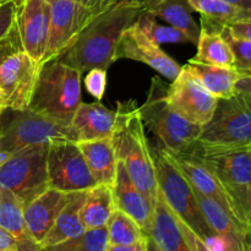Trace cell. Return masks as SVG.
Wrapping results in <instances>:
<instances>
[{
	"label": "cell",
	"mask_w": 251,
	"mask_h": 251,
	"mask_svg": "<svg viewBox=\"0 0 251 251\" xmlns=\"http://www.w3.org/2000/svg\"><path fill=\"white\" fill-rule=\"evenodd\" d=\"M167 85L154 76L144 104L139 107L145 126L156 135L164 151L179 156H188L195 149L202 126L186 122L174 112L167 102Z\"/></svg>",
	"instance_id": "4"
},
{
	"label": "cell",
	"mask_w": 251,
	"mask_h": 251,
	"mask_svg": "<svg viewBox=\"0 0 251 251\" xmlns=\"http://www.w3.org/2000/svg\"><path fill=\"white\" fill-rule=\"evenodd\" d=\"M119 123L112 140L118 159L123 161L132 183L154 205L158 194L151 146L145 135L136 100L118 102Z\"/></svg>",
	"instance_id": "2"
},
{
	"label": "cell",
	"mask_w": 251,
	"mask_h": 251,
	"mask_svg": "<svg viewBox=\"0 0 251 251\" xmlns=\"http://www.w3.org/2000/svg\"><path fill=\"white\" fill-rule=\"evenodd\" d=\"M198 53L193 60L210 65L234 69V54L221 32L201 27Z\"/></svg>",
	"instance_id": "28"
},
{
	"label": "cell",
	"mask_w": 251,
	"mask_h": 251,
	"mask_svg": "<svg viewBox=\"0 0 251 251\" xmlns=\"http://www.w3.org/2000/svg\"><path fill=\"white\" fill-rule=\"evenodd\" d=\"M5 1H6V0H0V5H1L2 2H5Z\"/></svg>",
	"instance_id": "48"
},
{
	"label": "cell",
	"mask_w": 251,
	"mask_h": 251,
	"mask_svg": "<svg viewBox=\"0 0 251 251\" xmlns=\"http://www.w3.org/2000/svg\"><path fill=\"white\" fill-rule=\"evenodd\" d=\"M68 200L69 194L48 188L25 203V225L34 243L41 245Z\"/></svg>",
	"instance_id": "19"
},
{
	"label": "cell",
	"mask_w": 251,
	"mask_h": 251,
	"mask_svg": "<svg viewBox=\"0 0 251 251\" xmlns=\"http://www.w3.org/2000/svg\"><path fill=\"white\" fill-rule=\"evenodd\" d=\"M47 174L49 188L71 194L97 185L77 142H58L48 147Z\"/></svg>",
	"instance_id": "10"
},
{
	"label": "cell",
	"mask_w": 251,
	"mask_h": 251,
	"mask_svg": "<svg viewBox=\"0 0 251 251\" xmlns=\"http://www.w3.org/2000/svg\"><path fill=\"white\" fill-rule=\"evenodd\" d=\"M194 191L208 227L225 242L227 250L250 251L251 237L245 228L240 225L239 221L230 215L217 201L202 195L195 189Z\"/></svg>",
	"instance_id": "17"
},
{
	"label": "cell",
	"mask_w": 251,
	"mask_h": 251,
	"mask_svg": "<svg viewBox=\"0 0 251 251\" xmlns=\"http://www.w3.org/2000/svg\"><path fill=\"white\" fill-rule=\"evenodd\" d=\"M167 102L186 122L203 126L212 118L218 98L211 95L186 65H183L179 75L167 88Z\"/></svg>",
	"instance_id": "12"
},
{
	"label": "cell",
	"mask_w": 251,
	"mask_h": 251,
	"mask_svg": "<svg viewBox=\"0 0 251 251\" xmlns=\"http://www.w3.org/2000/svg\"><path fill=\"white\" fill-rule=\"evenodd\" d=\"M15 11H16L15 0H6L0 5V41L5 38L14 28Z\"/></svg>",
	"instance_id": "35"
},
{
	"label": "cell",
	"mask_w": 251,
	"mask_h": 251,
	"mask_svg": "<svg viewBox=\"0 0 251 251\" xmlns=\"http://www.w3.org/2000/svg\"><path fill=\"white\" fill-rule=\"evenodd\" d=\"M114 210L112 188L104 184H97L86 194L80 210L81 222L85 229L105 227Z\"/></svg>",
	"instance_id": "27"
},
{
	"label": "cell",
	"mask_w": 251,
	"mask_h": 251,
	"mask_svg": "<svg viewBox=\"0 0 251 251\" xmlns=\"http://www.w3.org/2000/svg\"><path fill=\"white\" fill-rule=\"evenodd\" d=\"M85 86L87 92L92 97L97 100H102L107 87V70L100 68L88 70L85 78Z\"/></svg>",
	"instance_id": "34"
},
{
	"label": "cell",
	"mask_w": 251,
	"mask_h": 251,
	"mask_svg": "<svg viewBox=\"0 0 251 251\" xmlns=\"http://www.w3.org/2000/svg\"><path fill=\"white\" fill-rule=\"evenodd\" d=\"M251 145V96L237 92L218 100L215 113L201 129L195 144L199 150H225Z\"/></svg>",
	"instance_id": "5"
},
{
	"label": "cell",
	"mask_w": 251,
	"mask_h": 251,
	"mask_svg": "<svg viewBox=\"0 0 251 251\" xmlns=\"http://www.w3.org/2000/svg\"><path fill=\"white\" fill-rule=\"evenodd\" d=\"M25 202L4 188H0V227L17 240L21 251H42L27 232L24 217Z\"/></svg>",
	"instance_id": "24"
},
{
	"label": "cell",
	"mask_w": 251,
	"mask_h": 251,
	"mask_svg": "<svg viewBox=\"0 0 251 251\" xmlns=\"http://www.w3.org/2000/svg\"><path fill=\"white\" fill-rule=\"evenodd\" d=\"M144 11L145 5L139 1H122L103 10L59 59L81 74L95 68L108 70L115 61V49L122 34Z\"/></svg>",
	"instance_id": "1"
},
{
	"label": "cell",
	"mask_w": 251,
	"mask_h": 251,
	"mask_svg": "<svg viewBox=\"0 0 251 251\" xmlns=\"http://www.w3.org/2000/svg\"><path fill=\"white\" fill-rule=\"evenodd\" d=\"M15 26L22 50L41 65L48 42L50 2L47 0H15Z\"/></svg>",
	"instance_id": "14"
},
{
	"label": "cell",
	"mask_w": 251,
	"mask_h": 251,
	"mask_svg": "<svg viewBox=\"0 0 251 251\" xmlns=\"http://www.w3.org/2000/svg\"><path fill=\"white\" fill-rule=\"evenodd\" d=\"M87 191L69 194V200L63 210L56 217L53 227L41 243V249L68 240L85 232L82 222L80 218V210L85 201Z\"/></svg>",
	"instance_id": "26"
},
{
	"label": "cell",
	"mask_w": 251,
	"mask_h": 251,
	"mask_svg": "<svg viewBox=\"0 0 251 251\" xmlns=\"http://www.w3.org/2000/svg\"><path fill=\"white\" fill-rule=\"evenodd\" d=\"M0 118H1V115H0Z\"/></svg>",
	"instance_id": "49"
},
{
	"label": "cell",
	"mask_w": 251,
	"mask_h": 251,
	"mask_svg": "<svg viewBox=\"0 0 251 251\" xmlns=\"http://www.w3.org/2000/svg\"><path fill=\"white\" fill-rule=\"evenodd\" d=\"M39 65L24 50L12 54L0 66V93L5 109H28L39 74Z\"/></svg>",
	"instance_id": "13"
},
{
	"label": "cell",
	"mask_w": 251,
	"mask_h": 251,
	"mask_svg": "<svg viewBox=\"0 0 251 251\" xmlns=\"http://www.w3.org/2000/svg\"><path fill=\"white\" fill-rule=\"evenodd\" d=\"M103 1H104V5L107 7H110V6H113V5H115V4H119V2H122V1H139V2H142V4H146V1L147 0H103Z\"/></svg>",
	"instance_id": "45"
},
{
	"label": "cell",
	"mask_w": 251,
	"mask_h": 251,
	"mask_svg": "<svg viewBox=\"0 0 251 251\" xmlns=\"http://www.w3.org/2000/svg\"><path fill=\"white\" fill-rule=\"evenodd\" d=\"M119 123V110L108 109L100 102L81 103L71 122L77 142L108 139Z\"/></svg>",
	"instance_id": "20"
},
{
	"label": "cell",
	"mask_w": 251,
	"mask_h": 251,
	"mask_svg": "<svg viewBox=\"0 0 251 251\" xmlns=\"http://www.w3.org/2000/svg\"><path fill=\"white\" fill-rule=\"evenodd\" d=\"M164 153L195 190H198L199 193L207 196V198L212 199V200L217 201L230 215H233L239 221V213H238L234 199L230 195L229 191L225 188V185L221 183L220 179L207 167H205L201 162L196 161L195 158L190 156H179V154L169 153L167 151H164Z\"/></svg>",
	"instance_id": "16"
},
{
	"label": "cell",
	"mask_w": 251,
	"mask_h": 251,
	"mask_svg": "<svg viewBox=\"0 0 251 251\" xmlns=\"http://www.w3.org/2000/svg\"><path fill=\"white\" fill-rule=\"evenodd\" d=\"M235 91L239 93L251 96V75L240 76L235 83Z\"/></svg>",
	"instance_id": "42"
},
{
	"label": "cell",
	"mask_w": 251,
	"mask_h": 251,
	"mask_svg": "<svg viewBox=\"0 0 251 251\" xmlns=\"http://www.w3.org/2000/svg\"><path fill=\"white\" fill-rule=\"evenodd\" d=\"M146 240H147V251H161V249L157 247V244L153 242V239H152L150 235H147Z\"/></svg>",
	"instance_id": "46"
},
{
	"label": "cell",
	"mask_w": 251,
	"mask_h": 251,
	"mask_svg": "<svg viewBox=\"0 0 251 251\" xmlns=\"http://www.w3.org/2000/svg\"><path fill=\"white\" fill-rule=\"evenodd\" d=\"M109 245H130L146 237L140 226L130 216L115 208L107 223Z\"/></svg>",
	"instance_id": "30"
},
{
	"label": "cell",
	"mask_w": 251,
	"mask_h": 251,
	"mask_svg": "<svg viewBox=\"0 0 251 251\" xmlns=\"http://www.w3.org/2000/svg\"><path fill=\"white\" fill-rule=\"evenodd\" d=\"M250 147H251V145H250Z\"/></svg>",
	"instance_id": "50"
},
{
	"label": "cell",
	"mask_w": 251,
	"mask_h": 251,
	"mask_svg": "<svg viewBox=\"0 0 251 251\" xmlns=\"http://www.w3.org/2000/svg\"><path fill=\"white\" fill-rule=\"evenodd\" d=\"M0 125V151L14 154L32 146L77 142L73 126L26 109Z\"/></svg>",
	"instance_id": "7"
},
{
	"label": "cell",
	"mask_w": 251,
	"mask_h": 251,
	"mask_svg": "<svg viewBox=\"0 0 251 251\" xmlns=\"http://www.w3.org/2000/svg\"><path fill=\"white\" fill-rule=\"evenodd\" d=\"M225 1L229 2V4L234 5V6L251 14V0H225Z\"/></svg>",
	"instance_id": "44"
},
{
	"label": "cell",
	"mask_w": 251,
	"mask_h": 251,
	"mask_svg": "<svg viewBox=\"0 0 251 251\" xmlns=\"http://www.w3.org/2000/svg\"><path fill=\"white\" fill-rule=\"evenodd\" d=\"M112 193L115 208L130 216L144 230L145 234L149 235L153 221L154 205L132 183L124 163L120 159H118Z\"/></svg>",
	"instance_id": "18"
},
{
	"label": "cell",
	"mask_w": 251,
	"mask_h": 251,
	"mask_svg": "<svg viewBox=\"0 0 251 251\" xmlns=\"http://www.w3.org/2000/svg\"><path fill=\"white\" fill-rule=\"evenodd\" d=\"M48 147L32 146L11 154L0 166V188L14 193L25 203L48 189Z\"/></svg>",
	"instance_id": "8"
},
{
	"label": "cell",
	"mask_w": 251,
	"mask_h": 251,
	"mask_svg": "<svg viewBox=\"0 0 251 251\" xmlns=\"http://www.w3.org/2000/svg\"><path fill=\"white\" fill-rule=\"evenodd\" d=\"M250 251H251V249H250Z\"/></svg>",
	"instance_id": "51"
},
{
	"label": "cell",
	"mask_w": 251,
	"mask_h": 251,
	"mask_svg": "<svg viewBox=\"0 0 251 251\" xmlns=\"http://www.w3.org/2000/svg\"><path fill=\"white\" fill-rule=\"evenodd\" d=\"M108 242L107 226L93 229H85L81 234L68 240L41 249L42 251H107Z\"/></svg>",
	"instance_id": "31"
},
{
	"label": "cell",
	"mask_w": 251,
	"mask_h": 251,
	"mask_svg": "<svg viewBox=\"0 0 251 251\" xmlns=\"http://www.w3.org/2000/svg\"><path fill=\"white\" fill-rule=\"evenodd\" d=\"M188 156L207 167L229 191L239 213V201L251 186V147L225 150L194 149ZM242 223V222H240Z\"/></svg>",
	"instance_id": "11"
},
{
	"label": "cell",
	"mask_w": 251,
	"mask_h": 251,
	"mask_svg": "<svg viewBox=\"0 0 251 251\" xmlns=\"http://www.w3.org/2000/svg\"><path fill=\"white\" fill-rule=\"evenodd\" d=\"M147 237V235H146ZM146 237L140 242L130 245H109L107 251H147Z\"/></svg>",
	"instance_id": "41"
},
{
	"label": "cell",
	"mask_w": 251,
	"mask_h": 251,
	"mask_svg": "<svg viewBox=\"0 0 251 251\" xmlns=\"http://www.w3.org/2000/svg\"><path fill=\"white\" fill-rule=\"evenodd\" d=\"M114 56L115 60L130 59L146 64L171 81H173L181 70L180 64L176 63L166 51L162 50L158 44L142 33L135 24L122 34Z\"/></svg>",
	"instance_id": "15"
},
{
	"label": "cell",
	"mask_w": 251,
	"mask_h": 251,
	"mask_svg": "<svg viewBox=\"0 0 251 251\" xmlns=\"http://www.w3.org/2000/svg\"><path fill=\"white\" fill-rule=\"evenodd\" d=\"M145 11L180 29L191 43H198L201 27L194 20L193 9L188 0H147Z\"/></svg>",
	"instance_id": "23"
},
{
	"label": "cell",
	"mask_w": 251,
	"mask_h": 251,
	"mask_svg": "<svg viewBox=\"0 0 251 251\" xmlns=\"http://www.w3.org/2000/svg\"><path fill=\"white\" fill-rule=\"evenodd\" d=\"M47 1H48V2H53V1H58V0H47ZM71 1L81 2V4L87 5V6L100 7V9H102V10L108 9V7L104 5V1H103V0H71ZM110 7H112V6H110Z\"/></svg>",
	"instance_id": "43"
},
{
	"label": "cell",
	"mask_w": 251,
	"mask_h": 251,
	"mask_svg": "<svg viewBox=\"0 0 251 251\" xmlns=\"http://www.w3.org/2000/svg\"><path fill=\"white\" fill-rule=\"evenodd\" d=\"M161 251H191L180 232L176 216L158 189L153 208V221L149 233Z\"/></svg>",
	"instance_id": "21"
},
{
	"label": "cell",
	"mask_w": 251,
	"mask_h": 251,
	"mask_svg": "<svg viewBox=\"0 0 251 251\" xmlns=\"http://www.w3.org/2000/svg\"><path fill=\"white\" fill-rule=\"evenodd\" d=\"M221 34L225 37L234 54V70H237L240 76L251 75V41L232 36L226 25L221 28Z\"/></svg>",
	"instance_id": "33"
},
{
	"label": "cell",
	"mask_w": 251,
	"mask_h": 251,
	"mask_svg": "<svg viewBox=\"0 0 251 251\" xmlns=\"http://www.w3.org/2000/svg\"><path fill=\"white\" fill-rule=\"evenodd\" d=\"M185 65L199 82L218 100L230 98L237 93L235 83L239 80L240 74L234 69L210 65L193 59Z\"/></svg>",
	"instance_id": "25"
},
{
	"label": "cell",
	"mask_w": 251,
	"mask_h": 251,
	"mask_svg": "<svg viewBox=\"0 0 251 251\" xmlns=\"http://www.w3.org/2000/svg\"><path fill=\"white\" fill-rule=\"evenodd\" d=\"M188 2L193 11L201 15V19L217 25H229L251 17L249 12L225 0H188Z\"/></svg>",
	"instance_id": "29"
},
{
	"label": "cell",
	"mask_w": 251,
	"mask_h": 251,
	"mask_svg": "<svg viewBox=\"0 0 251 251\" xmlns=\"http://www.w3.org/2000/svg\"><path fill=\"white\" fill-rule=\"evenodd\" d=\"M226 27L232 36L240 39L251 41V17L242 20V21L232 22L229 25H226Z\"/></svg>",
	"instance_id": "39"
},
{
	"label": "cell",
	"mask_w": 251,
	"mask_h": 251,
	"mask_svg": "<svg viewBox=\"0 0 251 251\" xmlns=\"http://www.w3.org/2000/svg\"><path fill=\"white\" fill-rule=\"evenodd\" d=\"M140 31L146 34L151 41L157 43L158 46L166 43H191L189 37L180 29L168 24H159L157 17L147 14L146 11L142 12L139 19L135 22Z\"/></svg>",
	"instance_id": "32"
},
{
	"label": "cell",
	"mask_w": 251,
	"mask_h": 251,
	"mask_svg": "<svg viewBox=\"0 0 251 251\" xmlns=\"http://www.w3.org/2000/svg\"><path fill=\"white\" fill-rule=\"evenodd\" d=\"M240 222L251 237V186L247 189L245 194L239 201Z\"/></svg>",
	"instance_id": "38"
},
{
	"label": "cell",
	"mask_w": 251,
	"mask_h": 251,
	"mask_svg": "<svg viewBox=\"0 0 251 251\" xmlns=\"http://www.w3.org/2000/svg\"><path fill=\"white\" fill-rule=\"evenodd\" d=\"M102 11L100 7L87 6L71 0L50 2L48 42L41 65L46 61L60 58L70 48L82 29L95 19L96 15Z\"/></svg>",
	"instance_id": "9"
},
{
	"label": "cell",
	"mask_w": 251,
	"mask_h": 251,
	"mask_svg": "<svg viewBox=\"0 0 251 251\" xmlns=\"http://www.w3.org/2000/svg\"><path fill=\"white\" fill-rule=\"evenodd\" d=\"M20 50H22L21 41H20L19 32H17L16 26H14L11 32L5 38H2L0 41V66L4 64V61L9 56H11L12 54L17 53Z\"/></svg>",
	"instance_id": "36"
},
{
	"label": "cell",
	"mask_w": 251,
	"mask_h": 251,
	"mask_svg": "<svg viewBox=\"0 0 251 251\" xmlns=\"http://www.w3.org/2000/svg\"><path fill=\"white\" fill-rule=\"evenodd\" d=\"M5 110L4 105H2V100H1V93H0V115L2 114V112Z\"/></svg>",
	"instance_id": "47"
},
{
	"label": "cell",
	"mask_w": 251,
	"mask_h": 251,
	"mask_svg": "<svg viewBox=\"0 0 251 251\" xmlns=\"http://www.w3.org/2000/svg\"><path fill=\"white\" fill-rule=\"evenodd\" d=\"M176 222H178L179 228H180L181 234H183L184 239H185V242L188 243L189 248H190L191 251H211L208 249L207 245H206V243L203 242V240L201 239V238L199 237V235L196 234V233L194 232V230L191 229L185 222H183V221H181L179 217H176Z\"/></svg>",
	"instance_id": "37"
},
{
	"label": "cell",
	"mask_w": 251,
	"mask_h": 251,
	"mask_svg": "<svg viewBox=\"0 0 251 251\" xmlns=\"http://www.w3.org/2000/svg\"><path fill=\"white\" fill-rule=\"evenodd\" d=\"M97 184L112 188L117 174L118 157L112 137L77 142Z\"/></svg>",
	"instance_id": "22"
},
{
	"label": "cell",
	"mask_w": 251,
	"mask_h": 251,
	"mask_svg": "<svg viewBox=\"0 0 251 251\" xmlns=\"http://www.w3.org/2000/svg\"><path fill=\"white\" fill-rule=\"evenodd\" d=\"M151 154L158 189L172 212L185 222L206 244L212 242L217 235L208 227L191 184L173 166L163 150L151 147Z\"/></svg>",
	"instance_id": "6"
},
{
	"label": "cell",
	"mask_w": 251,
	"mask_h": 251,
	"mask_svg": "<svg viewBox=\"0 0 251 251\" xmlns=\"http://www.w3.org/2000/svg\"><path fill=\"white\" fill-rule=\"evenodd\" d=\"M81 76L82 74L77 69L59 58L43 63L28 109L71 125L78 105L82 103Z\"/></svg>",
	"instance_id": "3"
},
{
	"label": "cell",
	"mask_w": 251,
	"mask_h": 251,
	"mask_svg": "<svg viewBox=\"0 0 251 251\" xmlns=\"http://www.w3.org/2000/svg\"><path fill=\"white\" fill-rule=\"evenodd\" d=\"M0 251H21L17 240L0 227Z\"/></svg>",
	"instance_id": "40"
}]
</instances>
